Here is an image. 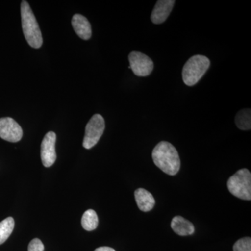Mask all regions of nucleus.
<instances>
[{
    "instance_id": "10",
    "label": "nucleus",
    "mask_w": 251,
    "mask_h": 251,
    "mask_svg": "<svg viewBox=\"0 0 251 251\" xmlns=\"http://www.w3.org/2000/svg\"><path fill=\"white\" fill-rule=\"evenodd\" d=\"M72 24L77 36L83 40H88L92 36V27L90 23L85 16L75 14L72 18Z\"/></svg>"
},
{
    "instance_id": "1",
    "label": "nucleus",
    "mask_w": 251,
    "mask_h": 251,
    "mask_svg": "<svg viewBox=\"0 0 251 251\" xmlns=\"http://www.w3.org/2000/svg\"><path fill=\"white\" fill-rule=\"evenodd\" d=\"M153 163L167 175L177 174L181 166L179 153L171 143L161 141L157 144L152 151Z\"/></svg>"
},
{
    "instance_id": "8",
    "label": "nucleus",
    "mask_w": 251,
    "mask_h": 251,
    "mask_svg": "<svg viewBox=\"0 0 251 251\" xmlns=\"http://www.w3.org/2000/svg\"><path fill=\"white\" fill-rule=\"evenodd\" d=\"M55 143V133L50 131L46 133L41 145V161L46 168L52 166L56 161Z\"/></svg>"
},
{
    "instance_id": "18",
    "label": "nucleus",
    "mask_w": 251,
    "mask_h": 251,
    "mask_svg": "<svg viewBox=\"0 0 251 251\" xmlns=\"http://www.w3.org/2000/svg\"><path fill=\"white\" fill-rule=\"evenodd\" d=\"M94 251H115V249H112L110 247H99L98 249H96Z\"/></svg>"
},
{
    "instance_id": "3",
    "label": "nucleus",
    "mask_w": 251,
    "mask_h": 251,
    "mask_svg": "<svg viewBox=\"0 0 251 251\" xmlns=\"http://www.w3.org/2000/svg\"><path fill=\"white\" fill-rule=\"evenodd\" d=\"M210 67V60L206 56L196 54L188 59L183 67L182 78L186 85L197 84Z\"/></svg>"
},
{
    "instance_id": "15",
    "label": "nucleus",
    "mask_w": 251,
    "mask_h": 251,
    "mask_svg": "<svg viewBox=\"0 0 251 251\" xmlns=\"http://www.w3.org/2000/svg\"><path fill=\"white\" fill-rule=\"evenodd\" d=\"M15 221L12 217H8L0 222V245L4 244L14 229Z\"/></svg>"
},
{
    "instance_id": "11",
    "label": "nucleus",
    "mask_w": 251,
    "mask_h": 251,
    "mask_svg": "<svg viewBox=\"0 0 251 251\" xmlns=\"http://www.w3.org/2000/svg\"><path fill=\"white\" fill-rule=\"evenodd\" d=\"M135 198L140 210L144 212L151 211L155 205V199L151 193L144 188L135 191Z\"/></svg>"
},
{
    "instance_id": "14",
    "label": "nucleus",
    "mask_w": 251,
    "mask_h": 251,
    "mask_svg": "<svg viewBox=\"0 0 251 251\" xmlns=\"http://www.w3.org/2000/svg\"><path fill=\"white\" fill-rule=\"evenodd\" d=\"M235 124L239 129L250 130L251 128V109H242L239 110L235 117Z\"/></svg>"
},
{
    "instance_id": "17",
    "label": "nucleus",
    "mask_w": 251,
    "mask_h": 251,
    "mask_svg": "<svg viewBox=\"0 0 251 251\" xmlns=\"http://www.w3.org/2000/svg\"><path fill=\"white\" fill-rule=\"evenodd\" d=\"M44 245L40 239L35 238L32 239L28 246V251H44Z\"/></svg>"
},
{
    "instance_id": "5",
    "label": "nucleus",
    "mask_w": 251,
    "mask_h": 251,
    "mask_svg": "<svg viewBox=\"0 0 251 251\" xmlns=\"http://www.w3.org/2000/svg\"><path fill=\"white\" fill-rule=\"evenodd\" d=\"M105 130V120L99 114H95L90 119L85 128V134L84 137V148L90 150L93 148L101 138Z\"/></svg>"
},
{
    "instance_id": "12",
    "label": "nucleus",
    "mask_w": 251,
    "mask_h": 251,
    "mask_svg": "<svg viewBox=\"0 0 251 251\" xmlns=\"http://www.w3.org/2000/svg\"><path fill=\"white\" fill-rule=\"evenodd\" d=\"M171 227L175 233L180 236L191 235L195 232L194 226L192 223L180 216L173 218L172 220Z\"/></svg>"
},
{
    "instance_id": "6",
    "label": "nucleus",
    "mask_w": 251,
    "mask_h": 251,
    "mask_svg": "<svg viewBox=\"0 0 251 251\" xmlns=\"http://www.w3.org/2000/svg\"><path fill=\"white\" fill-rule=\"evenodd\" d=\"M130 67L135 75L138 77H146L152 72L153 67V61L146 54L142 52L133 51L128 55Z\"/></svg>"
},
{
    "instance_id": "4",
    "label": "nucleus",
    "mask_w": 251,
    "mask_h": 251,
    "mask_svg": "<svg viewBox=\"0 0 251 251\" xmlns=\"http://www.w3.org/2000/svg\"><path fill=\"white\" fill-rule=\"evenodd\" d=\"M227 188L233 196L244 201L251 200V174L248 169H241L227 181Z\"/></svg>"
},
{
    "instance_id": "16",
    "label": "nucleus",
    "mask_w": 251,
    "mask_h": 251,
    "mask_svg": "<svg viewBox=\"0 0 251 251\" xmlns=\"http://www.w3.org/2000/svg\"><path fill=\"white\" fill-rule=\"evenodd\" d=\"M234 251H251V239L250 237H244L239 239L234 244Z\"/></svg>"
},
{
    "instance_id": "9",
    "label": "nucleus",
    "mask_w": 251,
    "mask_h": 251,
    "mask_svg": "<svg viewBox=\"0 0 251 251\" xmlns=\"http://www.w3.org/2000/svg\"><path fill=\"white\" fill-rule=\"evenodd\" d=\"M175 3V0H158L151 13V22L156 25L164 23L171 14Z\"/></svg>"
},
{
    "instance_id": "2",
    "label": "nucleus",
    "mask_w": 251,
    "mask_h": 251,
    "mask_svg": "<svg viewBox=\"0 0 251 251\" xmlns=\"http://www.w3.org/2000/svg\"><path fill=\"white\" fill-rule=\"evenodd\" d=\"M21 13L23 34L26 41L31 48L39 49L43 44L42 34L34 13L27 1L23 0L21 2Z\"/></svg>"
},
{
    "instance_id": "7",
    "label": "nucleus",
    "mask_w": 251,
    "mask_h": 251,
    "mask_svg": "<svg viewBox=\"0 0 251 251\" xmlns=\"http://www.w3.org/2000/svg\"><path fill=\"white\" fill-rule=\"evenodd\" d=\"M21 126L11 117L0 119V138L11 143H17L23 137Z\"/></svg>"
},
{
    "instance_id": "13",
    "label": "nucleus",
    "mask_w": 251,
    "mask_h": 251,
    "mask_svg": "<svg viewBox=\"0 0 251 251\" xmlns=\"http://www.w3.org/2000/svg\"><path fill=\"white\" fill-rule=\"evenodd\" d=\"M82 227L87 231H93L99 224L98 216L93 209H88L84 213L81 219Z\"/></svg>"
}]
</instances>
